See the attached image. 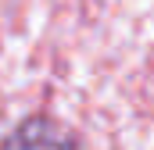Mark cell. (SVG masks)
Instances as JSON below:
<instances>
[{
  "label": "cell",
  "mask_w": 154,
  "mask_h": 150,
  "mask_svg": "<svg viewBox=\"0 0 154 150\" xmlns=\"http://www.w3.org/2000/svg\"><path fill=\"white\" fill-rule=\"evenodd\" d=\"M0 150H75V143L61 122H54L47 114H32L7 132Z\"/></svg>",
  "instance_id": "cell-1"
}]
</instances>
